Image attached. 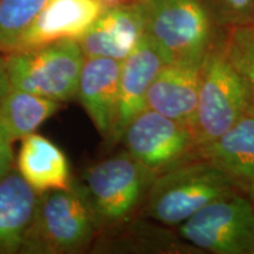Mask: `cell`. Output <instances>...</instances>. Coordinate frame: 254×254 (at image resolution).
<instances>
[{"mask_svg":"<svg viewBox=\"0 0 254 254\" xmlns=\"http://www.w3.org/2000/svg\"><path fill=\"white\" fill-rule=\"evenodd\" d=\"M146 33L167 62L204 63L224 45L228 28L211 0H139Z\"/></svg>","mask_w":254,"mask_h":254,"instance_id":"6da1fadb","label":"cell"},{"mask_svg":"<svg viewBox=\"0 0 254 254\" xmlns=\"http://www.w3.org/2000/svg\"><path fill=\"white\" fill-rule=\"evenodd\" d=\"M98 234L99 227L81 183L73 179L67 189L40 193L20 253H81L92 249Z\"/></svg>","mask_w":254,"mask_h":254,"instance_id":"7a4b0ae2","label":"cell"},{"mask_svg":"<svg viewBox=\"0 0 254 254\" xmlns=\"http://www.w3.org/2000/svg\"><path fill=\"white\" fill-rule=\"evenodd\" d=\"M239 192L220 167L200 157L158 174L139 215L177 228L211 202Z\"/></svg>","mask_w":254,"mask_h":254,"instance_id":"3957f363","label":"cell"},{"mask_svg":"<svg viewBox=\"0 0 254 254\" xmlns=\"http://www.w3.org/2000/svg\"><path fill=\"white\" fill-rule=\"evenodd\" d=\"M155 177L125 150L88 167L79 182L99 232L139 217Z\"/></svg>","mask_w":254,"mask_h":254,"instance_id":"277c9868","label":"cell"},{"mask_svg":"<svg viewBox=\"0 0 254 254\" xmlns=\"http://www.w3.org/2000/svg\"><path fill=\"white\" fill-rule=\"evenodd\" d=\"M85 59L80 45L73 39L7 52L6 68L11 88L59 103L75 99Z\"/></svg>","mask_w":254,"mask_h":254,"instance_id":"5b68a950","label":"cell"},{"mask_svg":"<svg viewBox=\"0 0 254 254\" xmlns=\"http://www.w3.org/2000/svg\"><path fill=\"white\" fill-rule=\"evenodd\" d=\"M251 106L249 90L228 62L224 43L202 65L194 124L200 147L226 133Z\"/></svg>","mask_w":254,"mask_h":254,"instance_id":"8992f818","label":"cell"},{"mask_svg":"<svg viewBox=\"0 0 254 254\" xmlns=\"http://www.w3.org/2000/svg\"><path fill=\"white\" fill-rule=\"evenodd\" d=\"M177 231L204 254H254V205L244 193H233L200 209Z\"/></svg>","mask_w":254,"mask_h":254,"instance_id":"52a82bcc","label":"cell"},{"mask_svg":"<svg viewBox=\"0 0 254 254\" xmlns=\"http://www.w3.org/2000/svg\"><path fill=\"white\" fill-rule=\"evenodd\" d=\"M120 142L124 150L157 176L201 157L194 128L150 109L129 123Z\"/></svg>","mask_w":254,"mask_h":254,"instance_id":"ba28073f","label":"cell"},{"mask_svg":"<svg viewBox=\"0 0 254 254\" xmlns=\"http://www.w3.org/2000/svg\"><path fill=\"white\" fill-rule=\"evenodd\" d=\"M105 8L101 0H50L5 53L60 40H79Z\"/></svg>","mask_w":254,"mask_h":254,"instance_id":"9c48e42d","label":"cell"},{"mask_svg":"<svg viewBox=\"0 0 254 254\" xmlns=\"http://www.w3.org/2000/svg\"><path fill=\"white\" fill-rule=\"evenodd\" d=\"M146 34L144 12L139 0L109 6L77 40L86 58L103 57L123 62Z\"/></svg>","mask_w":254,"mask_h":254,"instance_id":"30bf717a","label":"cell"},{"mask_svg":"<svg viewBox=\"0 0 254 254\" xmlns=\"http://www.w3.org/2000/svg\"><path fill=\"white\" fill-rule=\"evenodd\" d=\"M168 62L147 33L134 51L123 60L119 82V103L110 144H117L129 123L146 109V97L152 82Z\"/></svg>","mask_w":254,"mask_h":254,"instance_id":"8fae6325","label":"cell"},{"mask_svg":"<svg viewBox=\"0 0 254 254\" xmlns=\"http://www.w3.org/2000/svg\"><path fill=\"white\" fill-rule=\"evenodd\" d=\"M204 63L170 62L152 82L146 109L194 128Z\"/></svg>","mask_w":254,"mask_h":254,"instance_id":"7c38bea8","label":"cell"},{"mask_svg":"<svg viewBox=\"0 0 254 254\" xmlns=\"http://www.w3.org/2000/svg\"><path fill=\"white\" fill-rule=\"evenodd\" d=\"M122 63L103 57L86 58L79 77L77 99L107 141L112 136L118 111Z\"/></svg>","mask_w":254,"mask_h":254,"instance_id":"4fadbf2b","label":"cell"},{"mask_svg":"<svg viewBox=\"0 0 254 254\" xmlns=\"http://www.w3.org/2000/svg\"><path fill=\"white\" fill-rule=\"evenodd\" d=\"M144 217H136L119 226L100 231L93 250L107 252L161 254H204L166 225Z\"/></svg>","mask_w":254,"mask_h":254,"instance_id":"5bb4252c","label":"cell"},{"mask_svg":"<svg viewBox=\"0 0 254 254\" xmlns=\"http://www.w3.org/2000/svg\"><path fill=\"white\" fill-rule=\"evenodd\" d=\"M201 157L220 167L241 193L254 198V107L214 141L200 150Z\"/></svg>","mask_w":254,"mask_h":254,"instance_id":"9a60e30c","label":"cell"},{"mask_svg":"<svg viewBox=\"0 0 254 254\" xmlns=\"http://www.w3.org/2000/svg\"><path fill=\"white\" fill-rule=\"evenodd\" d=\"M38 198L17 167L0 180V254L20 253Z\"/></svg>","mask_w":254,"mask_h":254,"instance_id":"2e32d148","label":"cell"},{"mask_svg":"<svg viewBox=\"0 0 254 254\" xmlns=\"http://www.w3.org/2000/svg\"><path fill=\"white\" fill-rule=\"evenodd\" d=\"M15 165L38 194L50 190L67 189L73 180L65 153L55 142L37 133L21 140Z\"/></svg>","mask_w":254,"mask_h":254,"instance_id":"e0dca14e","label":"cell"},{"mask_svg":"<svg viewBox=\"0 0 254 254\" xmlns=\"http://www.w3.org/2000/svg\"><path fill=\"white\" fill-rule=\"evenodd\" d=\"M63 103L11 88L0 101V132L14 144L23 140L62 109Z\"/></svg>","mask_w":254,"mask_h":254,"instance_id":"ac0fdd59","label":"cell"},{"mask_svg":"<svg viewBox=\"0 0 254 254\" xmlns=\"http://www.w3.org/2000/svg\"><path fill=\"white\" fill-rule=\"evenodd\" d=\"M49 1L0 0V52L8 50Z\"/></svg>","mask_w":254,"mask_h":254,"instance_id":"d6986e66","label":"cell"},{"mask_svg":"<svg viewBox=\"0 0 254 254\" xmlns=\"http://www.w3.org/2000/svg\"><path fill=\"white\" fill-rule=\"evenodd\" d=\"M225 55L245 82L254 107V25L228 30Z\"/></svg>","mask_w":254,"mask_h":254,"instance_id":"ffe728a7","label":"cell"},{"mask_svg":"<svg viewBox=\"0 0 254 254\" xmlns=\"http://www.w3.org/2000/svg\"><path fill=\"white\" fill-rule=\"evenodd\" d=\"M211 2L228 30L254 25V0H211Z\"/></svg>","mask_w":254,"mask_h":254,"instance_id":"44dd1931","label":"cell"},{"mask_svg":"<svg viewBox=\"0 0 254 254\" xmlns=\"http://www.w3.org/2000/svg\"><path fill=\"white\" fill-rule=\"evenodd\" d=\"M15 167L13 142L0 132V180Z\"/></svg>","mask_w":254,"mask_h":254,"instance_id":"7402d4cb","label":"cell"},{"mask_svg":"<svg viewBox=\"0 0 254 254\" xmlns=\"http://www.w3.org/2000/svg\"><path fill=\"white\" fill-rule=\"evenodd\" d=\"M11 90L7 68H6V53L0 52V101Z\"/></svg>","mask_w":254,"mask_h":254,"instance_id":"603a6c76","label":"cell"},{"mask_svg":"<svg viewBox=\"0 0 254 254\" xmlns=\"http://www.w3.org/2000/svg\"><path fill=\"white\" fill-rule=\"evenodd\" d=\"M101 1L104 2L106 7H109V6L126 4V2H132V1H135V0H101Z\"/></svg>","mask_w":254,"mask_h":254,"instance_id":"cb8c5ba5","label":"cell"},{"mask_svg":"<svg viewBox=\"0 0 254 254\" xmlns=\"http://www.w3.org/2000/svg\"><path fill=\"white\" fill-rule=\"evenodd\" d=\"M252 202H253V205H254V198H253V200H252Z\"/></svg>","mask_w":254,"mask_h":254,"instance_id":"d4e9b609","label":"cell"}]
</instances>
